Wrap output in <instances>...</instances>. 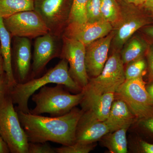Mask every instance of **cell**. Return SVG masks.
<instances>
[{
	"label": "cell",
	"mask_w": 153,
	"mask_h": 153,
	"mask_svg": "<svg viewBox=\"0 0 153 153\" xmlns=\"http://www.w3.org/2000/svg\"><path fill=\"white\" fill-rule=\"evenodd\" d=\"M125 127L110 132L105 136L104 144L112 153H126L128 152L127 131Z\"/></svg>",
	"instance_id": "ffe728a7"
},
{
	"label": "cell",
	"mask_w": 153,
	"mask_h": 153,
	"mask_svg": "<svg viewBox=\"0 0 153 153\" xmlns=\"http://www.w3.org/2000/svg\"><path fill=\"white\" fill-rule=\"evenodd\" d=\"M50 83L62 84L73 92L79 93L82 89L76 84L69 73L68 63L66 59L60 62L43 76L32 78L23 83H17L11 87L10 95L16 109L28 113L30 110L28 107L29 99L41 87Z\"/></svg>",
	"instance_id": "7a4b0ae2"
},
{
	"label": "cell",
	"mask_w": 153,
	"mask_h": 153,
	"mask_svg": "<svg viewBox=\"0 0 153 153\" xmlns=\"http://www.w3.org/2000/svg\"><path fill=\"white\" fill-rule=\"evenodd\" d=\"M135 117L125 102L118 97L113 102L105 121L112 132L123 128H129Z\"/></svg>",
	"instance_id": "e0dca14e"
},
{
	"label": "cell",
	"mask_w": 153,
	"mask_h": 153,
	"mask_svg": "<svg viewBox=\"0 0 153 153\" xmlns=\"http://www.w3.org/2000/svg\"><path fill=\"white\" fill-rule=\"evenodd\" d=\"M0 134L11 153H28L27 136L10 95L0 105Z\"/></svg>",
	"instance_id": "277c9868"
},
{
	"label": "cell",
	"mask_w": 153,
	"mask_h": 153,
	"mask_svg": "<svg viewBox=\"0 0 153 153\" xmlns=\"http://www.w3.org/2000/svg\"><path fill=\"white\" fill-rule=\"evenodd\" d=\"M109 133L110 129L105 121L91 120L81 116L76 126L75 142L90 144Z\"/></svg>",
	"instance_id": "2e32d148"
},
{
	"label": "cell",
	"mask_w": 153,
	"mask_h": 153,
	"mask_svg": "<svg viewBox=\"0 0 153 153\" xmlns=\"http://www.w3.org/2000/svg\"><path fill=\"white\" fill-rule=\"evenodd\" d=\"M124 1L130 4H133L136 5H138L144 4L146 0H124Z\"/></svg>",
	"instance_id": "e575fe53"
},
{
	"label": "cell",
	"mask_w": 153,
	"mask_h": 153,
	"mask_svg": "<svg viewBox=\"0 0 153 153\" xmlns=\"http://www.w3.org/2000/svg\"><path fill=\"white\" fill-rule=\"evenodd\" d=\"M12 37L0 17V47L1 53L4 63L5 72L7 74L11 87L17 84L14 78L12 66Z\"/></svg>",
	"instance_id": "ac0fdd59"
},
{
	"label": "cell",
	"mask_w": 153,
	"mask_h": 153,
	"mask_svg": "<svg viewBox=\"0 0 153 153\" xmlns=\"http://www.w3.org/2000/svg\"><path fill=\"white\" fill-rule=\"evenodd\" d=\"M5 72L4 63L1 53V47H0V74H3Z\"/></svg>",
	"instance_id": "836d02e7"
},
{
	"label": "cell",
	"mask_w": 153,
	"mask_h": 153,
	"mask_svg": "<svg viewBox=\"0 0 153 153\" xmlns=\"http://www.w3.org/2000/svg\"><path fill=\"white\" fill-rule=\"evenodd\" d=\"M147 58L149 79L151 82H153V45L149 48L148 51Z\"/></svg>",
	"instance_id": "f1b7e54d"
},
{
	"label": "cell",
	"mask_w": 153,
	"mask_h": 153,
	"mask_svg": "<svg viewBox=\"0 0 153 153\" xmlns=\"http://www.w3.org/2000/svg\"><path fill=\"white\" fill-rule=\"evenodd\" d=\"M112 30V25L104 21L82 24L69 23L62 36L75 39L86 46L107 36Z\"/></svg>",
	"instance_id": "8fae6325"
},
{
	"label": "cell",
	"mask_w": 153,
	"mask_h": 153,
	"mask_svg": "<svg viewBox=\"0 0 153 153\" xmlns=\"http://www.w3.org/2000/svg\"><path fill=\"white\" fill-rule=\"evenodd\" d=\"M144 32L147 35L153 39V26L148 27L145 28Z\"/></svg>",
	"instance_id": "d590c367"
},
{
	"label": "cell",
	"mask_w": 153,
	"mask_h": 153,
	"mask_svg": "<svg viewBox=\"0 0 153 153\" xmlns=\"http://www.w3.org/2000/svg\"><path fill=\"white\" fill-rule=\"evenodd\" d=\"M93 144H83L75 142L73 144L55 148V149L56 153H88L94 147Z\"/></svg>",
	"instance_id": "484cf974"
},
{
	"label": "cell",
	"mask_w": 153,
	"mask_h": 153,
	"mask_svg": "<svg viewBox=\"0 0 153 153\" xmlns=\"http://www.w3.org/2000/svg\"><path fill=\"white\" fill-rule=\"evenodd\" d=\"M12 46V66L14 78L17 83H24L30 79L32 70L30 39L13 37Z\"/></svg>",
	"instance_id": "30bf717a"
},
{
	"label": "cell",
	"mask_w": 153,
	"mask_h": 153,
	"mask_svg": "<svg viewBox=\"0 0 153 153\" xmlns=\"http://www.w3.org/2000/svg\"><path fill=\"white\" fill-rule=\"evenodd\" d=\"M115 93L110 92L100 95L83 96L80 102L82 116L91 120L104 121L108 117Z\"/></svg>",
	"instance_id": "9a60e30c"
},
{
	"label": "cell",
	"mask_w": 153,
	"mask_h": 153,
	"mask_svg": "<svg viewBox=\"0 0 153 153\" xmlns=\"http://www.w3.org/2000/svg\"><path fill=\"white\" fill-rule=\"evenodd\" d=\"M34 10L47 25L49 33L60 38L68 25L71 7L68 0H34Z\"/></svg>",
	"instance_id": "ba28073f"
},
{
	"label": "cell",
	"mask_w": 153,
	"mask_h": 153,
	"mask_svg": "<svg viewBox=\"0 0 153 153\" xmlns=\"http://www.w3.org/2000/svg\"><path fill=\"white\" fill-rule=\"evenodd\" d=\"M32 10H34V0H0V17L3 19Z\"/></svg>",
	"instance_id": "44dd1931"
},
{
	"label": "cell",
	"mask_w": 153,
	"mask_h": 153,
	"mask_svg": "<svg viewBox=\"0 0 153 153\" xmlns=\"http://www.w3.org/2000/svg\"><path fill=\"white\" fill-rule=\"evenodd\" d=\"M114 36L112 31L107 36L85 46V67L88 77H96L102 71L108 58Z\"/></svg>",
	"instance_id": "4fadbf2b"
},
{
	"label": "cell",
	"mask_w": 153,
	"mask_h": 153,
	"mask_svg": "<svg viewBox=\"0 0 153 153\" xmlns=\"http://www.w3.org/2000/svg\"><path fill=\"white\" fill-rule=\"evenodd\" d=\"M11 86L5 72L0 74V105L7 97L10 95Z\"/></svg>",
	"instance_id": "83f0119b"
},
{
	"label": "cell",
	"mask_w": 153,
	"mask_h": 153,
	"mask_svg": "<svg viewBox=\"0 0 153 153\" xmlns=\"http://www.w3.org/2000/svg\"><path fill=\"white\" fill-rule=\"evenodd\" d=\"M143 124L146 128L153 133V115L143 119Z\"/></svg>",
	"instance_id": "4dcf8cb0"
},
{
	"label": "cell",
	"mask_w": 153,
	"mask_h": 153,
	"mask_svg": "<svg viewBox=\"0 0 153 153\" xmlns=\"http://www.w3.org/2000/svg\"><path fill=\"white\" fill-rule=\"evenodd\" d=\"M17 111L29 142L51 141L63 146L75 143L76 126L83 112L74 107L61 116L47 117Z\"/></svg>",
	"instance_id": "6da1fadb"
},
{
	"label": "cell",
	"mask_w": 153,
	"mask_h": 153,
	"mask_svg": "<svg viewBox=\"0 0 153 153\" xmlns=\"http://www.w3.org/2000/svg\"><path fill=\"white\" fill-rule=\"evenodd\" d=\"M3 19L12 38L36 39L49 33L44 21L35 10L22 11Z\"/></svg>",
	"instance_id": "52a82bcc"
},
{
	"label": "cell",
	"mask_w": 153,
	"mask_h": 153,
	"mask_svg": "<svg viewBox=\"0 0 153 153\" xmlns=\"http://www.w3.org/2000/svg\"><path fill=\"white\" fill-rule=\"evenodd\" d=\"M144 4L146 7L153 13V3L145 2Z\"/></svg>",
	"instance_id": "8d00e7d4"
},
{
	"label": "cell",
	"mask_w": 153,
	"mask_h": 153,
	"mask_svg": "<svg viewBox=\"0 0 153 153\" xmlns=\"http://www.w3.org/2000/svg\"><path fill=\"white\" fill-rule=\"evenodd\" d=\"M10 153L7 145L0 134V153Z\"/></svg>",
	"instance_id": "1f68e13d"
},
{
	"label": "cell",
	"mask_w": 153,
	"mask_h": 153,
	"mask_svg": "<svg viewBox=\"0 0 153 153\" xmlns=\"http://www.w3.org/2000/svg\"><path fill=\"white\" fill-rule=\"evenodd\" d=\"M125 70L126 80L135 79L142 76L146 69V61L142 57L131 61L127 64Z\"/></svg>",
	"instance_id": "cb8c5ba5"
},
{
	"label": "cell",
	"mask_w": 153,
	"mask_h": 153,
	"mask_svg": "<svg viewBox=\"0 0 153 153\" xmlns=\"http://www.w3.org/2000/svg\"><path fill=\"white\" fill-rule=\"evenodd\" d=\"M146 49L144 41L138 37L131 38L125 44L122 50L121 57L124 64L141 57Z\"/></svg>",
	"instance_id": "d6986e66"
},
{
	"label": "cell",
	"mask_w": 153,
	"mask_h": 153,
	"mask_svg": "<svg viewBox=\"0 0 153 153\" xmlns=\"http://www.w3.org/2000/svg\"><path fill=\"white\" fill-rule=\"evenodd\" d=\"M59 38L49 33L36 38L32 65L33 76L40 74L50 60L60 56L61 51L58 46Z\"/></svg>",
	"instance_id": "5bb4252c"
},
{
	"label": "cell",
	"mask_w": 153,
	"mask_h": 153,
	"mask_svg": "<svg viewBox=\"0 0 153 153\" xmlns=\"http://www.w3.org/2000/svg\"><path fill=\"white\" fill-rule=\"evenodd\" d=\"M28 153H56L55 148L49 143H29Z\"/></svg>",
	"instance_id": "4316f807"
},
{
	"label": "cell",
	"mask_w": 153,
	"mask_h": 153,
	"mask_svg": "<svg viewBox=\"0 0 153 153\" xmlns=\"http://www.w3.org/2000/svg\"><path fill=\"white\" fill-rule=\"evenodd\" d=\"M115 94L125 102L136 117L144 119L153 115V104L142 76L126 80Z\"/></svg>",
	"instance_id": "8992f818"
},
{
	"label": "cell",
	"mask_w": 153,
	"mask_h": 153,
	"mask_svg": "<svg viewBox=\"0 0 153 153\" xmlns=\"http://www.w3.org/2000/svg\"><path fill=\"white\" fill-rule=\"evenodd\" d=\"M64 85L57 84L54 87L45 85L39 92L32 96L36 104L35 108L30 111L32 114H49L53 117L61 116L69 112L80 104L83 99V91L71 94L64 89Z\"/></svg>",
	"instance_id": "3957f363"
},
{
	"label": "cell",
	"mask_w": 153,
	"mask_h": 153,
	"mask_svg": "<svg viewBox=\"0 0 153 153\" xmlns=\"http://www.w3.org/2000/svg\"><path fill=\"white\" fill-rule=\"evenodd\" d=\"M146 89L150 97L151 101L153 105V82L147 86Z\"/></svg>",
	"instance_id": "d6a6232c"
},
{
	"label": "cell",
	"mask_w": 153,
	"mask_h": 153,
	"mask_svg": "<svg viewBox=\"0 0 153 153\" xmlns=\"http://www.w3.org/2000/svg\"><path fill=\"white\" fill-rule=\"evenodd\" d=\"M145 2L153 3V0H146Z\"/></svg>",
	"instance_id": "74e56055"
},
{
	"label": "cell",
	"mask_w": 153,
	"mask_h": 153,
	"mask_svg": "<svg viewBox=\"0 0 153 153\" xmlns=\"http://www.w3.org/2000/svg\"><path fill=\"white\" fill-rule=\"evenodd\" d=\"M88 0H72L68 23L87 22L86 6Z\"/></svg>",
	"instance_id": "603a6c76"
},
{
	"label": "cell",
	"mask_w": 153,
	"mask_h": 153,
	"mask_svg": "<svg viewBox=\"0 0 153 153\" xmlns=\"http://www.w3.org/2000/svg\"><path fill=\"white\" fill-rule=\"evenodd\" d=\"M123 65L120 54L114 51L108 58L100 74L89 79L87 85L82 89L84 95H100L110 92L115 93L126 80Z\"/></svg>",
	"instance_id": "5b68a950"
},
{
	"label": "cell",
	"mask_w": 153,
	"mask_h": 153,
	"mask_svg": "<svg viewBox=\"0 0 153 153\" xmlns=\"http://www.w3.org/2000/svg\"><path fill=\"white\" fill-rule=\"evenodd\" d=\"M148 23L144 16L134 10L121 11L120 16L114 24V36L112 42L115 51L122 49L134 33Z\"/></svg>",
	"instance_id": "7c38bea8"
},
{
	"label": "cell",
	"mask_w": 153,
	"mask_h": 153,
	"mask_svg": "<svg viewBox=\"0 0 153 153\" xmlns=\"http://www.w3.org/2000/svg\"><path fill=\"white\" fill-rule=\"evenodd\" d=\"M62 37L63 47L60 57L67 60L70 76L83 89L89 80L85 67V46L75 39Z\"/></svg>",
	"instance_id": "9c48e42d"
},
{
	"label": "cell",
	"mask_w": 153,
	"mask_h": 153,
	"mask_svg": "<svg viewBox=\"0 0 153 153\" xmlns=\"http://www.w3.org/2000/svg\"><path fill=\"white\" fill-rule=\"evenodd\" d=\"M120 13L115 0H101V13L103 21L114 25L119 19Z\"/></svg>",
	"instance_id": "7402d4cb"
},
{
	"label": "cell",
	"mask_w": 153,
	"mask_h": 153,
	"mask_svg": "<svg viewBox=\"0 0 153 153\" xmlns=\"http://www.w3.org/2000/svg\"><path fill=\"white\" fill-rule=\"evenodd\" d=\"M101 0H88L86 6L87 21L89 23L103 21L101 13Z\"/></svg>",
	"instance_id": "d4e9b609"
},
{
	"label": "cell",
	"mask_w": 153,
	"mask_h": 153,
	"mask_svg": "<svg viewBox=\"0 0 153 153\" xmlns=\"http://www.w3.org/2000/svg\"><path fill=\"white\" fill-rule=\"evenodd\" d=\"M140 146L143 152L153 153V144L149 143L144 141H141L140 142Z\"/></svg>",
	"instance_id": "f546056e"
}]
</instances>
